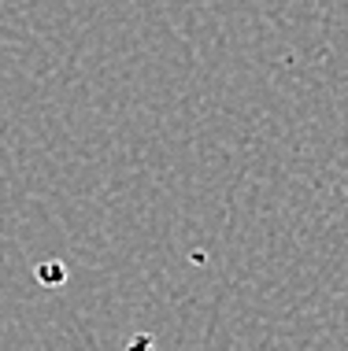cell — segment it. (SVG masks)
I'll return each mask as SVG.
<instances>
[{
	"label": "cell",
	"instance_id": "1",
	"mask_svg": "<svg viewBox=\"0 0 348 351\" xmlns=\"http://www.w3.org/2000/svg\"><path fill=\"white\" fill-rule=\"evenodd\" d=\"M345 207H348V196H345Z\"/></svg>",
	"mask_w": 348,
	"mask_h": 351
}]
</instances>
